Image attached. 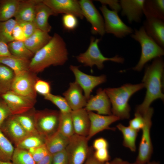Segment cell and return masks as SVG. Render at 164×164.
<instances>
[{"instance_id":"60d3db41","label":"cell","mask_w":164,"mask_h":164,"mask_svg":"<svg viewBox=\"0 0 164 164\" xmlns=\"http://www.w3.org/2000/svg\"><path fill=\"white\" fill-rule=\"evenodd\" d=\"M35 90L36 93L44 96L50 93L51 86L50 83L46 81L38 79L34 85Z\"/></svg>"},{"instance_id":"484cf974","label":"cell","mask_w":164,"mask_h":164,"mask_svg":"<svg viewBox=\"0 0 164 164\" xmlns=\"http://www.w3.org/2000/svg\"><path fill=\"white\" fill-rule=\"evenodd\" d=\"M143 13L146 18H155L164 20V0H145Z\"/></svg>"},{"instance_id":"5b68a950","label":"cell","mask_w":164,"mask_h":164,"mask_svg":"<svg viewBox=\"0 0 164 164\" xmlns=\"http://www.w3.org/2000/svg\"><path fill=\"white\" fill-rule=\"evenodd\" d=\"M99 39L92 37L89 46L84 52L80 53L76 57L77 60L85 66L92 67L96 66L99 70L104 67V62L110 61L122 63L124 59L123 57L116 55L114 57L108 58L104 56L101 53L98 46Z\"/></svg>"},{"instance_id":"8992f818","label":"cell","mask_w":164,"mask_h":164,"mask_svg":"<svg viewBox=\"0 0 164 164\" xmlns=\"http://www.w3.org/2000/svg\"><path fill=\"white\" fill-rule=\"evenodd\" d=\"M154 110L150 107L143 115L144 125L138 148V153L135 162L136 164H143L150 161L153 152L150 130L152 125V118Z\"/></svg>"},{"instance_id":"e575fe53","label":"cell","mask_w":164,"mask_h":164,"mask_svg":"<svg viewBox=\"0 0 164 164\" xmlns=\"http://www.w3.org/2000/svg\"><path fill=\"white\" fill-rule=\"evenodd\" d=\"M45 141V138L39 134L29 135L18 143L15 148L28 150L44 144Z\"/></svg>"},{"instance_id":"603a6c76","label":"cell","mask_w":164,"mask_h":164,"mask_svg":"<svg viewBox=\"0 0 164 164\" xmlns=\"http://www.w3.org/2000/svg\"><path fill=\"white\" fill-rule=\"evenodd\" d=\"M52 37L48 32L36 29L24 42L27 48L34 54L46 45Z\"/></svg>"},{"instance_id":"8d00e7d4","label":"cell","mask_w":164,"mask_h":164,"mask_svg":"<svg viewBox=\"0 0 164 164\" xmlns=\"http://www.w3.org/2000/svg\"><path fill=\"white\" fill-rule=\"evenodd\" d=\"M13 164H36L32 156L27 150L15 148L12 158Z\"/></svg>"},{"instance_id":"6da1fadb","label":"cell","mask_w":164,"mask_h":164,"mask_svg":"<svg viewBox=\"0 0 164 164\" xmlns=\"http://www.w3.org/2000/svg\"><path fill=\"white\" fill-rule=\"evenodd\" d=\"M68 54L63 38L55 33L49 42L34 54L30 60L29 70L36 73L51 66L63 65L68 60Z\"/></svg>"},{"instance_id":"7bdbcfd3","label":"cell","mask_w":164,"mask_h":164,"mask_svg":"<svg viewBox=\"0 0 164 164\" xmlns=\"http://www.w3.org/2000/svg\"><path fill=\"white\" fill-rule=\"evenodd\" d=\"M129 126L138 132L143 128L144 119L143 115L135 113V117L129 121Z\"/></svg>"},{"instance_id":"f546056e","label":"cell","mask_w":164,"mask_h":164,"mask_svg":"<svg viewBox=\"0 0 164 164\" xmlns=\"http://www.w3.org/2000/svg\"><path fill=\"white\" fill-rule=\"evenodd\" d=\"M15 76L14 71L7 66L0 63V94L11 90Z\"/></svg>"},{"instance_id":"9c48e42d","label":"cell","mask_w":164,"mask_h":164,"mask_svg":"<svg viewBox=\"0 0 164 164\" xmlns=\"http://www.w3.org/2000/svg\"><path fill=\"white\" fill-rule=\"evenodd\" d=\"M88 142L86 137L75 134L69 138L65 149L68 164H84L89 154Z\"/></svg>"},{"instance_id":"9a60e30c","label":"cell","mask_w":164,"mask_h":164,"mask_svg":"<svg viewBox=\"0 0 164 164\" xmlns=\"http://www.w3.org/2000/svg\"><path fill=\"white\" fill-rule=\"evenodd\" d=\"M111 106L105 89L99 88L96 94L91 96L87 100L84 108L87 111H96L99 114L110 115L112 114Z\"/></svg>"},{"instance_id":"ab89813d","label":"cell","mask_w":164,"mask_h":164,"mask_svg":"<svg viewBox=\"0 0 164 164\" xmlns=\"http://www.w3.org/2000/svg\"><path fill=\"white\" fill-rule=\"evenodd\" d=\"M62 22L64 28L68 30H74L78 24L77 17L72 14H64L62 17Z\"/></svg>"},{"instance_id":"816d5d0a","label":"cell","mask_w":164,"mask_h":164,"mask_svg":"<svg viewBox=\"0 0 164 164\" xmlns=\"http://www.w3.org/2000/svg\"><path fill=\"white\" fill-rule=\"evenodd\" d=\"M105 164H136L135 162H130L124 160L119 157H116L111 161L105 163Z\"/></svg>"},{"instance_id":"681fc988","label":"cell","mask_w":164,"mask_h":164,"mask_svg":"<svg viewBox=\"0 0 164 164\" xmlns=\"http://www.w3.org/2000/svg\"><path fill=\"white\" fill-rule=\"evenodd\" d=\"M108 141L104 138L101 137L95 139L93 142V147L95 150L103 148H108Z\"/></svg>"},{"instance_id":"7c38bea8","label":"cell","mask_w":164,"mask_h":164,"mask_svg":"<svg viewBox=\"0 0 164 164\" xmlns=\"http://www.w3.org/2000/svg\"><path fill=\"white\" fill-rule=\"evenodd\" d=\"M70 68L74 74L75 81L82 88L87 100L93 90L106 80V77L104 75L99 76L89 75L81 71L78 67L73 65H70Z\"/></svg>"},{"instance_id":"836d02e7","label":"cell","mask_w":164,"mask_h":164,"mask_svg":"<svg viewBox=\"0 0 164 164\" xmlns=\"http://www.w3.org/2000/svg\"><path fill=\"white\" fill-rule=\"evenodd\" d=\"M15 148L0 129V160L10 161Z\"/></svg>"},{"instance_id":"4fadbf2b","label":"cell","mask_w":164,"mask_h":164,"mask_svg":"<svg viewBox=\"0 0 164 164\" xmlns=\"http://www.w3.org/2000/svg\"><path fill=\"white\" fill-rule=\"evenodd\" d=\"M1 97L5 102L12 115L26 112L33 109L36 100L17 94L11 91L2 94Z\"/></svg>"},{"instance_id":"f6af8a7d","label":"cell","mask_w":164,"mask_h":164,"mask_svg":"<svg viewBox=\"0 0 164 164\" xmlns=\"http://www.w3.org/2000/svg\"><path fill=\"white\" fill-rule=\"evenodd\" d=\"M12 115L9 108L5 101L0 100V128L5 121Z\"/></svg>"},{"instance_id":"ac0fdd59","label":"cell","mask_w":164,"mask_h":164,"mask_svg":"<svg viewBox=\"0 0 164 164\" xmlns=\"http://www.w3.org/2000/svg\"><path fill=\"white\" fill-rule=\"evenodd\" d=\"M145 0H120L121 15L126 16L130 23L140 22L143 15V5Z\"/></svg>"},{"instance_id":"d6986e66","label":"cell","mask_w":164,"mask_h":164,"mask_svg":"<svg viewBox=\"0 0 164 164\" xmlns=\"http://www.w3.org/2000/svg\"><path fill=\"white\" fill-rule=\"evenodd\" d=\"M72 111L84 108L87 101L83 91L75 82H70L67 91L63 94Z\"/></svg>"},{"instance_id":"c3c4849f","label":"cell","mask_w":164,"mask_h":164,"mask_svg":"<svg viewBox=\"0 0 164 164\" xmlns=\"http://www.w3.org/2000/svg\"><path fill=\"white\" fill-rule=\"evenodd\" d=\"M97 1L100 2L102 5H108L112 10L118 13L121 10L119 1L117 0H99Z\"/></svg>"},{"instance_id":"83f0119b","label":"cell","mask_w":164,"mask_h":164,"mask_svg":"<svg viewBox=\"0 0 164 164\" xmlns=\"http://www.w3.org/2000/svg\"><path fill=\"white\" fill-rule=\"evenodd\" d=\"M117 128L122 133L123 136V145L132 152L136 150V140L138 132L130 127L126 126L121 123L116 125Z\"/></svg>"},{"instance_id":"9f6ffc18","label":"cell","mask_w":164,"mask_h":164,"mask_svg":"<svg viewBox=\"0 0 164 164\" xmlns=\"http://www.w3.org/2000/svg\"><path fill=\"white\" fill-rule=\"evenodd\" d=\"M0 164H13L12 162L10 161L6 162L0 160Z\"/></svg>"},{"instance_id":"30bf717a","label":"cell","mask_w":164,"mask_h":164,"mask_svg":"<svg viewBox=\"0 0 164 164\" xmlns=\"http://www.w3.org/2000/svg\"><path fill=\"white\" fill-rule=\"evenodd\" d=\"M38 79L35 73L29 70H26L15 74L11 90L13 92L36 100L37 93L34 85Z\"/></svg>"},{"instance_id":"74e56055","label":"cell","mask_w":164,"mask_h":164,"mask_svg":"<svg viewBox=\"0 0 164 164\" xmlns=\"http://www.w3.org/2000/svg\"><path fill=\"white\" fill-rule=\"evenodd\" d=\"M45 99L55 105L62 113H70L72 110L65 98L61 96L55 95L51 93L44 96Z\"/></svg>"},{"instance_id":"f1b7e54d","label":"cell","mask_w":164,"mask_h":164,"mask_svg":"<svg viewBox=\"0 0 164 164\" xmlns=\"http://www.w3.org/2000/svg\"><path fill=\"white\" fill-rule=\"evenodd\" d=\"M20 0H0V22L9 20L15 16Z\"/></svg>"},{"instance_id":"d6a6232c","label":"cell","mask_w":164,"mask_h":164,"mask_svg":"<svg viewBox=\"0 0 164 164\" xmlns=\"http://www.w3.org/2000/svg\"><path fill=\"white\" fill-rule=\"evenodd\" d=\"M7 45L9 50L12 55L30 60L34 55L27 48L24 41L14 40Z\"/></svg>"},{"instance_id":"cb8c5ba5","label":"cell","mask_w":164,"mask_h":164,"mask_svg":"<svg viewBox=\"0 0 164 164\" xmlns=\"http://www.w3.org/2000/svg\"><path fill=\"white\" fill-rule=\"evenodd\" d=\"M39 0H20L14 17L16 22H33L35 7Z\"/></svg>"},{"instance_id":"44dd1931","label":"cell","mask_w":164,"mask_h":164,"mask_svg":"<svg viewBox=\"0 0 164 164\" xmlns=\"http://www.w3.org/2000/svg\"><path fill=\"white\" fill-rule=\"evenodd\" d=\"M55 15L52 10L39 0L36 5L33 22L37 29L49 32L51 29L48 20L49 17Z\"/></svg>"},{"instance_id":"7dc6e473","label":"cell","mask_w":164,"mask_h":164,"mask_svg":"<svg viewBox=\"0 0 164 164\" xmlns=\"http://www.w3.org/2000/svg\"><path fill=\"white\" fill-rule=\"evenodd\" d=\"M12 36L14 40L24 41L26 39L21 28L17 23L13 29Z\"/></svg>"},{"instance_id":"11a10c76","label":"cell","mask_w":164,"mask_h":164,"mask_svg":"<svg viewBox=\"0 0 164 164\" xmlns=\"http://www.w3.org/2000/svg\"><path fill=\"white\" fill-rule=\"evenodd\" d=\"M143 164H160V163L158 162H156L155 161H153L150 162V161L146 163Z\"/></svg>"},{"instance_id":"f907efd6","label":"cell","mask_w":164,"mask_h":164,"mask_svg":"<svg viewBox=\"0 0 164 164\" xmlns=\"http://www.w3.org/2000/svg\"><path fill=\"white\" fill-rule=\"evenodd\" d=\"M7 44L0 41V57L11 56Z\"/></svg>"},{"instance_id":"ba28073f","label":"cell","mask_w":164,"mask_h":164,"mask_svg":"<svg viewBox=\"0 0 164 164\" xmlns=\"http://www.w3.org/2000/svg\"><path fill=\"white\" fill-rule=\"evenodd\" d=\"M60 113L48 109L34 111L35 124L38 133L45 138L55 132L58 128Z\"/></svg>"},{"instance_id":"2e32d148","label":"cell","mask_w":164,"mask_h":164,"mask_svg":"<svg viewBox=\"0 0 164 164\" xmlns=\"http://www.w3.org/2000/svg\"><path fill=\"white\" fill-rule=\"evenodd\" d=\"M56 15L59 14H72L82 19L84 16L79 1L76 0H43Z\"/></svg>"},{"instance_id":"d590c367","label":"cell","mask_w":164,"mask_h":164,"mask_svg":"<svg viewBox=\"0 0 164 164\" xmlns=\"http://www.w3.org/2000/svg\"><path fill=\"white\" fill-rule=\"evenodd\" d=\"M17 23L15 20L13 19L0 22V41L8 44L14 40L12 32Z\"/></svg>"},{"instance_id":"4316f807","label":"cell","mask_w":164,"mask_h":164,"mask_svg":"<svg viewBox=\"0 0 164 164\" xmlns=\"http://www.w3.org/2000/svg\"><path fill=\"white\" fill-rule=\"evenodd\" d=\"M30 60L11 55L0 57V63L4 64L11 69L15 74L29 70Z\"/></svg>"},{"instance_id":"1f68e13d","label":"cell","mask_w":164,"mask_h":164,"mask_svg":"<svg viewBox=\"0 0 164 164\" xmlns=\"http://www.w3.org/2000/svg\"><path fill=\"white\" fill-rule=\"evenodd\" d=\"M71 112H60L57 130L63 135L69 138L74 134Z\"/></svg>"},{"instance_id":"db71d44e","label":"cell","mask_w":164,"mask_h":164,"mask_svg":"<svg viewBox=\"0 0 164 164\" xmlns=\"http://www.w3.org/2000/svg\"><path fill=\"white\" fill-rule=\"evenodd\" d=\"M84 164H105L97 161L93 155L88 156Z\"/></svg>"},{"instance_id":"b9f144b4","label":"cell","mask_w":164,"mask_h":164,"mask_svg":"<svg viewBox=\"0 0 164 164\" xmlns=\"http://www.w3.org/2000/svg\"><path fill=\"white\" fill-rule=\"evenodd\" d=\"M108 148H103L95 150L93 156L97 161L105 163L110 161Z\"/></svg>"},{"instance_id":"f35d334b","label":"cell","mask_w":164,"mask_h":164,"mask_svg":"<svg viewBox=\"0 0 164 164\" xmlns=\"http://www.w3.org/2000/svg\"><path fill=\"white\" fill-rule=\"evenodd\" d=\"M27 150L30 154L36 163L39 161L49 154L45 144L38 147L30 149Z\"/></svg>"},{"instance_id":"f5cc1de1","label":"cell","mask_w":164,"mask_h":164,"mask_svg":"<svg viewBox=\"0 0 164 164\" xmlns=\"http://www.w3.org/2000/svg\"><path fill=\"white\" fill-rule=\"evenodd\" d=\"M52 155L49 154L36 164H52Z\"/></svg>"},{"instance_id":"277c9868","label":"cell","mask_w":164,"mask_h":164,"mask_svg":"<svg viewBox=\"0 0 164 164\" xmlns=\"http://www.w3.org/2000/svg\"><path fill=\"white\" fill-rule=\"evenodd\" d=\"M130 35L132 38L139 43L141 49L140 58L137 65L133 68L134 70L140 71L148 62L164 55V48L147 34L143 26L138 29H135Z\"/></svg>"},{"instance_id":"8fae6325","label":"cell","mask_w":164,"mask_h":164,"mask_svg":"<svg viewBox=\"0 0 164 164\" xmlns=\"http://www.w3.org/2000/svg\"><path fill=\"white\" fill-rule=\"evenodd\" d=\"M84 17L91 24L92 34L103 36L105 33L103 18L90 0L79 1Z\"/></svg>"},{"instance_id":"bcb514c9","label":"cell","mask_w":164,"mask_h":164,"mask_svg":"<svg viewBox=\"0 0 164 164\" xmlns=\"http://www.w3.org/2000/svg\"><path fill=\"white\" fill-rule=\"evenodd\" d=\"M52 164H68L65 149L52 155Z\"/></svg>"},{"instance_id":"4dcf8cb0","label":"cell","mask_w":164,"mask_h":164,"mask_svg":"<svg viewBox=\"0 0 164 164\" xmlns=\"http://www.w3.org/2000/svg\"><path fill=\"white\" fill-rule=\"evenodd\" d=\"M30 111L24 113L13 116L27 134L29 135L39 134L35 124L34 111L29 112Z\"/></svg>"},{"instance_id":"d4e9b609","label":"cell","mask_w":164,"mask_h":164,"mask_svg":"<svg viewBox=\"0 0 164 164\" xmlns=\"http://www.w3.org/2000/svg\"><path fill=\"white\" fill-rule=\"evenodd\" d=\"M69 138L58 131L45 138V145L49 153L53 155L64 150L69 142Z\"/></svg>"},{"instance_id":"6f0895ef","label":"cell","mask_w":164,"mask_h":164,"mask_svg":"<svg viewBox=\"0 0 164 164\" xmlns=\"http://www.w3.org/2000/svg\"><path fill=\"white\" fill-rule=\"evenodd\" d=\"M0 97H1V95L0 94Z\"/></svg>"},{"instance_id":"e0dca14e","label":"cell","mask_w":164,"mask_h":164,"mask_svg":"<svg viewBox=\"0 0 164 164\" xmlns=\"http://www.w3.org/2000/svg\"><path fill=\"white\" fill-rule=\"evenodd\" d=\"M0 129L15 146L29 135L24 130L13 115L9 117L5 121Z\"/></svg>"},{"instance_id":"5bb4252c","label":"cell","mask_w":164,"mask_h":164,"mask_svg":"<svg viewBox=\"0 0 164 164\" xmlns=\"http://www.w3.org/2000/svg\"><path fill=\"white\" fill-rule=\"evenodd\" d=\"M90 120L89 132L86 138L88 141L98 133L105 130L114 131L115 128L110 125L113 123L120 119L118 117L113 114L102 115L93 111H88Z\"/></svg>"},{"instance_id":"7a4b0ae2","label":"cell","mask_w":164,"mask_h":164,"mask_svg":"<svg viewBox=\"0 0 164 164\" xmlns=\"http://www.w3.org/2000/svg\"><path fill=\"white\" fill-rule=\"evenodd\" d=\"M164 68V62L161 57L154 59L152 63L145 68L142 82L146 89V94L142 103L137 106L135 113L143 115L154 101L158 99L163 100L162 80Z\"/></svg>"},{"instance_id":"3957f363","label":"cell","mask_w":164,"mask_h":164,"mask_svg":"<svg viewBox=\"0 0 164 164\" xmlns=\"http://www.w3.org/2000/svg\"><path fill=\"white\" fill-rule=\"evenodd\" d=\"M145 87L144 84H126L117 88L104 89L111 105L113 115L120 119H128L130 117L131 108L128 103L131 96Z\"/></svg>"},{"instance_id":"ee69618b","label":"cell","mask_w":164,"mask_h":164,"mask_svg":"<svg viewBox=\"0 0 164 164\" xmlns=\"http://www.w3.org/2000/svg\"><path fill=\"white\" fill-rule=\"evenodd\" d=\"M17 23L21 28L26 39L33 34L37 29L33 22L20 21Z\"/></svg>"},{"instance_id":"7402d4cb","label":"cell","mask_w":164,"mask_h":164,"mask_svg":"<svg viewBox=\"0 0 164 164\" xmlns=\"http://www.w3.org/2000/svg\"><path fill=\"white\" fill-rule=\"evenodd\" d=\"M71 115L74 134L87 137L90 127V120L88 111L83 108L72 111Z\"/></svg>"},{"instance_id":"ffe728a7","label":"cell","mask_w":164,"mask_h":164,"mask_svg":"<svg viewBox=\"0 0 164 164\" xmlns=\"http://www.w3.org/2000/svg\"><path fill=\"white\" fill-rule=\"evenodd\" d=\"M147 34L159 46L164 48V20L155 18H146L143 26Z\"/></svg>"},{"instance_id":"52a82bcc","label":"cell","mask_w":164,"mask_h":164,"mask_svg":"<svg viewBox=\"0 0 164 164\" xmlns=\"http://www.w3.org/2000/svg\"><path fill=\"white\" fill-rule=\"evenodd\" d=\"M99 9L103 15L105 33L111 34L119 38L133 33L134 30L122 21L117 12L109 10L104 5H102Z\"/></svg>"}]
</instances>
